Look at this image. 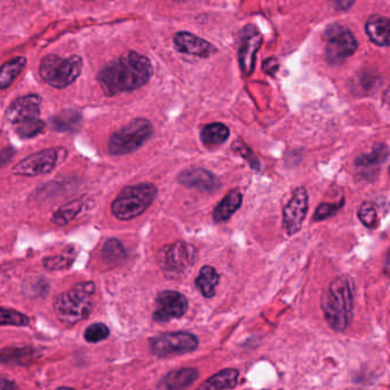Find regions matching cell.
Listing matches in <instances>:
<instances>
[{"label": "cell", "instance_id": "cell-1", "mask_svg": "<svg viewBox=\"0 0 390 390\" xmlns=\"http://www.w3.org/2000/svg\"><path fill=\"white\" fill-rule=\"evenodd\" d=\"M152 72V65L147 56L128 51L104 65L98 75V82L106 95L113 96L140 89L150 80Z\"/></svg>", "mask_w": 390, "mask_h": 390}, {"label": "cell", "instance_id": "cell-2", "mask_svg": "<svg viewBox=\"0 0 390 390\" xmlns=\"http://www.w3.org/2000/svg\"><path fill=\"white\" fill-rule=\"evenodd\" d=\"M355 283L348 275L334 278L322 295V312L330 328L338 333L348 330L353 322Z\"/></svg>", "mask_w": 390, "mask_h": 390}, {"label": "cell", "instance_id": "cell-3", "mask_svg": "<svg viewBox=\"0 0 390 390\" xmlns=\"http://www.w3.org/2000/svg\"><path fill=\"white\" fill-rule=\"evenodd\" d=\"M95 284L82 282L68 291L55 297L53 301L55 315L65 325H75L87 319L93 310Z\"/></svg>", "mask_w": 390, "mask_h": 390}, {"label": "cell", "instance_id": "cell-4", "mask_svg": "<svg viewBox=\"0 0 390 390\" xmlns=\"http://www.w3.org/2000/svg\"><path fill=\"white\" fill-rule=\"evenodd\" d=\"M41 96L27 94L15 100L6 111V119L15 126L22 139H32L41 134L45 123L41 119Z\"/></svg>", "mask_w": 390, "mask_h": 390}, {"label": "cell", "instance_id": "cell-5", "mask_svg": "<svg viewBox=\"0 0 390 390\" xmlns=\"http://www.w3.org/2000/svg\"><path fill=\"white\" fill-rule=\"evenodd\" d=\"M157 192V187L149 182L125 187L111 204V212L120 221L135 219L150 207Z\"/></svg>", "mask_w": 390, "mask_h": 390}, {"label": "cell", "instance_id": "cell-6", "mask_svg": "<svg viewBox=\"0 0 390 390\" xmlns=\"http://www.w3.org/2000/svg\"><path fill=\"white\" fill-rule=\"evenodd\" d=\"M154 134L150 120L137 118L113 132L108 141V150L113 156L133 154L139 150Z\"/></svg>", "mask_w": 390, "mask_h": 390}, {"label": "cell", "instance_id": "cell-7", "mask_svg": "<svg viewBox=\"0 0 390 390\" xmlns=\"http://www.w3.org/2000/svg\"><path fill=\"white\" fill-rule=\"evenodd\" d=\"M82 71L80 56L72 55L62 58L58 55L49 54L41 60L39 75L45 82L54 89H65L78 79Z\"/></svg>", "mask_w": 390, "mask_h": 390}, {"label": "cell", "instance_id": "cell-8", "mask_svg": "<svg viewBox=\"0 0 390 390\" xmlns=\"http://www.w3.org/2000/svg\"><path fill=\"white\" fill-rule=\"evenodd\" d=\"M198 259V251L192 244L178 240L161 247L158 252V264L165 277L179 279L194 267Z\"/></svg>", "mask_w": 390, "mask_h": 390}, {"label": "cell", "instance_id": "cell-9", "mask_svg": "<svg viewBox=\"0 0 390 390\" xmlns=\"http://www.w3.org/2000/svg\"><path fill=\"white\" fill-rule=\"evenodd\" d=\"M325 58L330 65H343L347 58L355 54L358 47L352 31L339 24H332L324 32Z\"/></svg>", "mask_w": 390, "mask_h": 390}, {"label": "cell", "instance_id": "cell-10", "mask_svg": "<svg viewBox=\"0 0 390 390\" xmlns=\"http://www.w3.org/2000/svg\"><path fill=\"white\" fill-rule=\"evenodd\" d=\"M198 338L190 332H168L150 339V350L159 358L192 353L198 348Z\"/></svg>", "mask_w": 390, "mask_h": 390}, {"label": "cell", "instance_id": "cell-11", "mask_svg": "<svg viewBox=\"0 0 390 390\" xmlns=\"http://www.w3.org/2000/svg\"><path fill=\"white\" fill-rule=\"evenodd\" d=\"M67 157V150L63 148H51L45 149L23 161L17 163L13 168V173L21 176H37V175L51 173L60 161Z\"/></svg>", "mask_w": 390, "mask_h": 390}, {"label": "cell", "instance_id": "cell-12", "mask_svg": "<svg viewBox=\"0 0 390 390\" xmlns=\"http://www.w3.org/2000/svg\"><path fill=\"white\" fill-rule=\"evenodd\" d=\"M309 196L303 187L292 192L291 198L283 209V228L288 236H293L301 230L308 213Z\"/></svg>", "mask_w": 390, "mask_h": 390}, {"label": "cell", "instance_id": "cell-13", "mask_svg": "<svg viewBox=\"0 0 390 390\" xmlns=\"http://www.w3.org/2000/svg\"><path fill=\"white\" fill-rule=\"evenodd\" d=\"M189 309L188 299L178 291H163L156 298V307L152 314L154 322L168 323L172 319H181Z\"/></svg>", "mask_w": 390, "mask_h": 390}, {"label": "cell", "instance_id": "cell-14", "mask_svg": "<svg viewBox=\"0 0 390 390\" xmlns=\"http://www.w3.org/2000/svg\"><path fill=\"white\" fill-rule=\"evenodd\" d=\"M262 34L253 24L244 27L240 34V69L246 77H250L255 69V58L262 44Z\"/></svg>", "mask_w": 390, "mask_h": 390}, {"label": "cell", "instance_id": "cell-15", "mask_svg": "<svg viewBox=\"0 0 390 390\" xmlns=\"http://www.w3.org/2000/svg\"><path fill=\"white\" fill-rule=\"evenodd\" d=\"M178 181L188 188L197 189L202 192H213L221 187V182L212 172L205 168H194L182 171Z\"/></svg>", "mask_w": 390, "mask_h": 390}, {"label": "cell", "instance_id": "cell-16", "mask_svg": "<svg viewBox=\"0 0 390 390\" xmlns=\"http://www.w3.org/2000/svg\"><path fill=\"white\" fill-rule=\"evenodd\" d=\"M173 43L175 48L183 54L198 58H209L216 53V48L211 43L185 31L175 34Z\"/></svg>", "mask_w": 390, "mask_h": 390}, {"label": "cell", "instance_id": "cell-17", "mask_svg": "<svg viewBox=\"0 0 390 390\" xmlns=\"http://www.w3.org/2000/svg\"><path fill=\"white\" fill-rule=\"evenodd\" d=\"M388 147L384 144H378L367 154H362L355 161V168L362 172L364 178L372 179L378 174L381 165L388 159Z\"/></svg>", "mask_w": 390, "mask_h": 390}, {"label": "cell", "instance_id": "cell-18", "mask_svg": "<svg viewBox=\"0 0 390 390\" xmlns=\"http://www.w3.org/2000/svg\"><path fill=\"white\" fill-rule=\"evenodd\" d=\"M198 371L192 367H185L179 370L171 371L161 379L158 385L161 389L179 390L185 389L195 384L198 379Z\"/></svg>", "mask_w": 390, "mask_h": 390}, {"label": "cell", "instance_id": "cell-19", "mask_svg": "<svg viewBox=\"0 0 390 390\" xmlns=\"http://www.w3.org/2000/svg\"><path fill=\"white\" fill-rule=\"evenodd\" d=\"M242 202H243L242 192L237 189L230 190L213 211L214 222L223 223L228 221L240 209Z\"/></svg>", "mask_w": 390, "mask_h": 390}, {"label": "cell", "instance_id": "cell-20", "mask_svg": "<svg viewBox=\"0 0 390 390\" xmlns=\"http://www.w3.org/2000/svg\"><path fill=\"white\" fill-rule=\"evenodd\" d=\"M389 19L380 15L370 17L365 24V31L370 41L381 47L389 46Z\"/></svg>", "mask_w": 390, "mask_h": 390}, {"label": "cell", "instance_id": "cell-21", "mask_svg": "<svg viewBox=\"0 0 390 390\" xmlns=\"http://www.w3.org/2000/svg\"><path fill=\"white\" fill-rule=\"evenodd\" d=\"M82 115L77 110H63L58 115L51 118V126L58 132H70L75 133L82 125Z\"/></svg>", "mask_w": 390, "mask_h": 390}, {"label": "cell", "instance_id": "cell-22", "mask_svg": "<svg viewBox=\"0 0 390 390\" xmlns=\"http://www.w3.org/2000/svg\"><path fill=\"white\" fill-rule=\"evenodd\" d=\"M240 380V372L235 369H226L220 371L219 374H214L209 378L200 386V389L220 390L233 389L237 387Z\"/></svg>", "mask_w": 390, "mask_h": 390}, {"label": "cell", "instance_id": "cell-23", "mask_svg": "<svg viewBox=\"0 0 390 390\" xmlns=\"http://www.w3.org/2000/svg\"><path fill=\"white\" fill-rule=\"evenodd\" d=\"M220 276L216 268L204 266L196 278V286L202 292L203 297L211 299L216 295V288L219 285Z\"/></svg>", "mask_w": 390, "mask_h": 390}, {"label": "cell", "instance_id": "cell-24", "mask_svg": "<svg viewBox=\"0 0 390 390\" xmlns=\"http://www.w3.org/2000/svg\"><path fill=\"white\" fill-rule=\"evenodd\" d=\"M27 65V58L16 56L0 65V89H5L13 84L14 80L22 73Z\"/></svg>", "mask_w": 390, "mask_h": 390}, {"label": "cell", "instance_id": "cell-25", "mask_svg": "<svg viewBox=\"0 0 390 390\" xmlns=\"http://www.w3.org/2000/svg\"><path fill=\"white\" fill-rule=\"evenodd\" d=\"M230 130L225 124L213 123L206 125L200 132V140L206 147H216L229 139Z\"/></svg>", "mask_w": 390, "mask_h": 390}, {"label": "cell", "instance_id": "cell-26", "mask_svg": "<svg viewBox=\"0 0 390 390\" xmlns=\"http://www.w3.org/2000/svg\"><path fill=\"white\" fill-rule=\"evenodd\" d=\"M82 207H84V202L82 199L68 203L67 205L62 206L58 212L54 213L53 222L56 223L58 226L68 225L75 219L76 216H78L79 213L82 212Z\"/></svg>", "mask_w": 390, "mask_h": 390}, {"label": "cell", "instance_id": "cell-27", "mask_svg": "<svg viewBox=\"0 0 390 390\" xmlns=\"http://www.w3.org/2000/svg\"><path fill=\"white\" fill-rule=\"evenodd\" d=\"M102 257L108 264H115L123 262L126 259L127 254L123 244L116 238L108 240L102 249Z\"/></svg>", "mask_w": 390, "mask_h": 390}, {"label": "cell", "instance_id": "cell-28", "mask_svg": "<svg viewBox=\"0 0 390 390\" xmlns=\"http://www.w3.org/2000/svg\"><path fill=\"white\" fill-rule=\"evenodd\" d=\"M75 251L70 252H65L60 255H54V257H45L43 261L44 267L48 271H63L71 267L76 257Z\"/></svg>", "mask_w": 390, "mask_h": 390}, {"label": "cell", "instance_id": "cell-29", "mask_svg": "<svg viewBox=\"0 0 390 390\" xmlns=\"http://www.w3.org/2000/svg\"><path fill=\"white\" fill-rule=\"evenodd\" d=\"M30 319L22 312L0 307V325L27 326Z\"/></svg>", "mask_w": 390, "mask_h": 390}, {"label": "cell", "instance_id": "cell-30", "mask_svg": "<svg viewBox=\"0 0 390 390\" xmlns=\"http://www.w3.org/2000/svg\"><path fill=\"white\" fill-rule=\"evenodd\" d=\"M358 219L367 228H371V229L377 228L379 218H378L376 206L371 202L362 203L360 209H358Z\"/></svg>", "mask_w": 390, "mask_h": 390}, {"label": "cell", "instance_id": "cell-31", "mask_svg": "<svg viewBox=\"0 0 390 390\" xmlns=\"http://www.w3.org/2000/svg\"><path fill=\"white\" fill-rule=\"evenodd\" d=\"M110 336V330L103 323H94L85 330L84 338L89 343H101L103 340L108 339Z\"/></svg>", "mask_w": 390, "mask_h": 390}, {"label": "cell", "instance_id": "cell-32", "mask_svg": "<svg viewBox=\"0 0 390 390\" xmlns=\"http://www.w3.org/2000/svg\"><path fill=\"white\" fill-rule=\"evenodd\" d=\"M231 149L238 152V154L249 163L251 168H253L255 171H260V161H259L255 154H254L253 151L251 150L250 147H249L246 144H244L242 141L237 140L236 142H233V146H231Z\"/></svg>", "mask_w": 390, "mask_h": 390}, {"label": "cell", "instance_id": "cell-33", "mask_svg": "<svg viewBox=\"0 0 390 390\" xmlns=\"http://www.w3.org/2000/svg\"><path fill=\"white\" fill-rule=\"evenodd\" d=\"M345 198L341 199L339 203H322L321 205L316 209L314 213V221H324L329 219L331 216H334L345 204Z\"/></svg>", "mask_w": 390, "mask_h": 390}, {"label": "cell", "instance_id": "cell-34", "mask_svg": "<svg viewBox=\"0 0 390 390\" xmlns=\"http://www.w3.org/2000/svg\"><path fill=\"white\" fill-rule=\"evenodd\" d=\"M14 150L12 148H6L0 151V168H3L13 158Z\"/></svg>", "mask_w": 390, "mask_h": 390}, {"label": "cell", "instance_id": "cell-35", "mask_svg": "<svg viewBox=\"0 0 390 390\" xmlns=\"http://www.w3.org/2000/svg\"><path fill=\"white\" fill-rule=\"evenodd\" d=\"M264 69L267 73L271 76L273 75L278 69L277 60L274 58H268L267 61L264 62Z\"/></svg>", "mask_w": 390, "mask_h": 390}, {"label": "cell", "instance_id": "cell-36", "mask_svg": "<svg viewBox=\"0 0 390 390\" xmlns=\"http://www.w3.org/2000/svg\"><path fill=\"white\" fill-rule=\"evenodd\" d=\"M15 388H17V385L14 381L0 378V389H15Z\"/></svg>", "mask_w": 390, "mask_h": 390}, {"label": "cell", "instance_id": "cell-37", "mask_svg": "<svg viewBox=\"0 0 390 390\" xmlns=\"http://www.w3.org/2000/svg\"><path fill=\"white\" fill-rule=\"evenodd\" d=\"M86 1H91V0H86Z\"/></svg>", "mask_w": 390, "mask_h": 390}]
</instances>
